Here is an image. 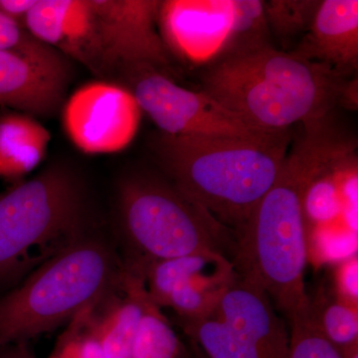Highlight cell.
I'll list each match as a JSON object with an SVG mask.
<instances>
[{"instance_id":"1","label":"cell","mask_w":358,"mask_h":358,"mask_svg":"<svg viewBox=\"0 0 358 358\" xmlns=\"http://www.w3.org/2000/svg\"><path fill=\"white\" fill-rule=\"evenodd\" d=\"M329 124L331 119L303 126L274 185L236 237L235 270L253 275L289 322L308 305L303 199L315 169L338 138Z\"/></svg>"},{"instance_id":"2","label":"cell","mask_w":358,"mask_h":358,"mask_svg":"<svg viewBox=\"0 0 358 358\" xmlns=\"http://www.w3.org/2000/svg\"><path fill=\"white\" fill-rule=\"evenodd\" d=\"M201 78L202 92L268 134L331 117L348 80L271 43L227 54L207 65Z\"/></svg>"},{"instance_id":"3","label":"cell","mask_w":358,"mask_h":358,"mask_svg":"<svg viewBox=\"0 0 358 358\" xmlns=\"http://www.w3.org/2000/svg\"><path fill=\"white\" fill-rule=\"evenodd\" d=\"M289 145V131L268 140L160 133L154 141L171 182L236 237L274 185Z\"/></svg>"},{"instance_id":"4","label":"cell","mask_w":358,"mask_h":358,"mask_svg":"<svg viewBox=\"0 0 358 358\" xmlns=\"http://www.w3.org/2000/svg\"><path fill=\"white\" fill-rule=\"evenodd\" d=\"M124 264L103 238L85 233L0 300V346L54 331L121 288Z\"/></svg>"},{"instance_id":"5","label":"cell","mask_w":358,"mask_h":358,"mask_svg":"<svg viewBox=\"0 0 358 358\" xmlns=\"http://www.w3.org/2000/svg\"><path fill=\"white\" fill-rule=\"evenodd\" d=\"M120 222L129 257L124 268L141 275L166 259L216 254L234 262L236 236L173 183L147 176L122 179Z\"/></svg>"},{"instance_id":"6","label":"cell","mask_w":358,"mask_h":358,"mask_svg":"<svg viewBox=\"0 0 358 358\" xmlns=\"http://www.w3.org/2000/svg\"><path fill=\"white\" fill-rule=\"evenodd\" d=\"M85 197L69 169L51 166L0 194V284L33 272L85 231Z\"/></svg>"},{"instance_id":"7","label":"cell","mask_w":358,"mask_h":358,"mask_svg":"<svg viewBox=\"0 0 358 358\" xmlns=\"http://www.w3.org/2000/svg\"><path fill=\"white\" fill-rule=\"evenodd\" d=\"M124 75L129 84L124 87L133 93L143 113L167 136L268 140L286 133L251 128L204 92L183 88L155 68H131Z\"/></svg>"},{"instance_id":"8","label":"cell","mask_w":358,"mask_h":358,"mask_svg":"<svg viewBox=\"0 0 358 358\" xmlns=\"http://www.w3.org/2000/svg\"><path fill=\"white\" fill-rule=\"evenodd\" d=\"M141 110L124 85L94 81L77 89L63 105L66 134L89 155L121 152L136 138Z\"/></svg>"},{"instance_id":"9","label":"cell","mask_w":358,"mask_h":358,"mask_svg":"<svg viewBox=\"0 0 358 358\" xmlns=\"http://www.w3.org/2000/svg\"><path fill=\"white\" fill-rule=\"evenodd\" d=\"M69 59L42 42L0 50V106L35 117L63 108L72 80Z\"/></svg>"},{"instance_id":"10","label":"cell","mask_w":358,"mask_h":358,"mask_svg":"<svg viewBox=\"0 0 358 358\" xmlns=\"http://www.w3.org/2000/svg\"><path fill=\"white\" fill-rule=\"evenodd\" d=\"M23 27L35 39L69 60L78 61L98 76L108 77L115 72L92 0H37Z\"/></svg>"},{"instance_id":"11","label":"cell","mask_w":358,"mask_h":358,"mask_svg":"<svg viewBox=\"0 0 358 358\" xmlns=\"http://www.w3.org/2000/svg\"><path fill=\"white\" fill-rule=\"evenodd\" d=\"M159 0H92L115 70L169 65V52L159 31Z\"/></svg>"},{"instance_id":"12","label":"cell","mask_w":358,"mask_h":358,"mask_svg":"<svg viewBox=\"0 0 358 358\" xmlns=\"http://www.w3.org/2000/svg\"><path fill=\"white\" fill-rule=\"evenodd\" d=\"M233 23L232 0H164L159 31L169 54L193 64L222 55Z\"/></svg>"},{"instance_id":"13","label":"cell","mask_w":358,"mask_h":358,"mask_svg":"<svg viewBox=\"0 0 358 358\" xmlns=\"http://www.w3.org/2000/svg\"><path fill=\"white\" fill-rule=\"evenodd\" d=\"M208 317L222 320L266 358H288L287 327L266 289L250 273L236 270Z\"/></svg>"},{"instance_id":"14","label":"cell","mask_w":358,"mask_h":358,"mask_svg":"<svg viewBox=\"0 0 358 358\" xmlns=\"http://www.w3.org/2000/svg\"><path fill=\"white\" fill-rule=\"evenodd\" d=\"M350 79L358 70L357 0H322L308 31L293 51Z\"/></svg>"},{"instance_id":"15","label":"cell","mask_w":358,"mask_h":358,"mask_svg":"<svg viewBox=\"0 0 358 358\" xmlns=\"http://www.w3.org/2000/svg\"><path fill=\"white\" fill-rule=\"evenodd\" d=\"M147 298L145 279L124 267L121 288L92 313L94 334L106 358H131Z\"/></svg>"},{"instance_id":"16","label":"cell","mask_w":358,"mask_h":358,"mask_svg":"<svg viewBox=\"0 0 358 358\" xmlns=\"http://www.w3.org/2000/svg\"><path fill=\"white\" fill-rule=\"evenodd\" d=\"M51 134L31 115L8 112L0 115V176L23 178L44 159Z\"/></svg>"},{"instance_id":"17","label":"cell","mask_w":358,"mask_h":358,"mask_svg":"<svg viewBox=\"0 0 358 358\" xmlns=\"http://www.w3.org/2000/svg\"><path fill=\"white\" fill-rule=\"evenodd\" d=\"M226 261L230 260L216 254H192L150 264L143 273L148 296L160 308L166 307L169 294L179 285Z\"/></svg>"},{"instance_id":"18","label":"cell","mask_w":358,"mask_h":358,"mask_svg":"<svg viewBox=\"0 0 358 358\" xmlns=\"http://www.w3.org/2000/svg\"><path fill=\"white\" fill-rule=\"evenodd\" d=\"M308 296V310L327 341L339 352L358 343L357 308L338 300L320 287Z\"/></svg>"},{"instance_id":"19","label":"cell","mask_w":358,"mask_h":358,"mask_svg":"<svg viewBox=\"0 0 358 358\" xmlns=\"http://www.w3.org/2000/svg\"><path fill=\"white\" fill-rule=\"evenodd\" d=\"M178 324L207 358H266L229 326L214 317L180 319Z\"/></svg>"},{"instance_id":"20","label":"cell","mask_w":358,"mask_h":358,"mask_svg":"<svg viewBox=\"0 0 358 358\" xmlns=\"http://www.w3.org/2000/svg\"><path fill=\"white\" fill-rule=\"evenodd\" d=\"M185 348L169 320L148 294L131 358H183Z\"/></svg>"},{"instance_id":"21","label":"cell","mask_w":358,"mask_h":358,"mask_svg":"<svg viewBox=\"0 0 358 358\" xmlns=\"http://www.w3.org/2000/svg\"><path fill=\"white\" fill-rule=\"evenodd\" d=\"M322 0L264 1L268 32L281 41L303 36L310 29Z\"/></svg>"},{"instance_id":"22","label":"cell","mask_w":358,"mask_h":358,"mask_svg":"<svg viewBox=\"0 0 358 358\" xmlns=\"http://www.w3.org/2000/svg\"><path fill=\"white\" fill-rule=\"evenodd\" d=\"M233 23L229 39L222 55L268 44V32L264 1L232 0ZM218 58V59H219Z\"/></svg>"},{"instance_id":"23","label":"cell","mask_w":358,"mask_h":358,"mask_svg":"<svg viewBox=\"0 0 358 358\" xmlns=\"http://www.w3.org/2000/svg\"><path fill=\"white\" fill-rule=\"evenodd\" d=\"M96 306L85 308L71 320L49 358H106L92 327Z\"/></svg>"},{"instance_id":"24","label":"cell","mask_w":358,"mask_h":358,"mask_svg":"<svg viewBox=\"0 0 358 358\" xmlns=\"http://www.w3.org/2000/svg\"><path fill=\"white\" fill-rule=\"evenodd\" d=\"M288 358H343L341 352L322 334L307 307L289 320Z\"/></svg>"},{"instance_id":"25","label":"cell","mask_w":358,"mask_h":358,"mask_svg":"<svg viewBox=\"0 0 358 358\" xmlns=\"http://www.w3.org/2000/svg\"><path fill=\"white\" fill-rule=\"evenodd\" d=\"M357 257H350L339 264L334 274V296L338 300L357 308Z\"/></svg>"},{"instance_id":"26","label":"cell","mask_w":358,"mask_h":358,"mask_svg":"<svg viewBox=\"0 0 358 358\" xmlns=\"http://www.w3.org/2000/svg\"><path fill=\"white\" fill-rule=\"evenodd\" d=\"M36 40L17 21L0 13V50L22 48Z\"/></svg>"},{"instance_id":"27","label":"cell","mask_w":358,"mask_h":358,"mask_svg":"<svg viewBox=\"0 0 358 358\" xmlns=\"http://www.w3.org/2000/svg\"><path fill=\"white\" fill-rule=\"evenodd\" d=\"M36 2L37 0H0V13L23 26V21Z\"/></svg>"},{"instance_id":"28","label":"cell","mask_w":358,"mask_h":358,"mask_svg":"<svg viewBox=\"0 0 358 358\" xmlns=\"http://www.w3.org/2000/svg\"><path fill=\"white\" fill-rule=\"evenodd\" d=\"M183 358H207L194 343L189 341V345H185Z\"/></svg>"},{"instance_id":"29","label":"cell","mask_w":358,"mask_h":358,"mask_svg":"<svg viewBox=\"0 0 358 358\" xmlns=\"http://www.w3.org/2000/svg\"><path fill=\"white\" fill-rule=\"evenodd\" d=\"M4 358H33L30 357L28 353L25 352H16L13 353V355H9L8 357Z\"/></svg>"}]
</instances>
